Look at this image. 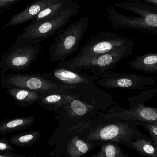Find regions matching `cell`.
Here are the masks:
<instances>
[{"label":"cell","mask_w":157,"mask_h":157,"mask_svg":"<svg viewBox=\"0 0 157 157\" xmlns=\"http://www.w3.org/2000/svg\"><path fill=\"white\" fill-rule=\"evenodd\" d=\"M65 89L71 97L54 118L57 124H85L99 112H106L112 106L119 105L111 94L95 83L80 84Z\"/></svg>","instance_id":"obj_1"},{"label":"cell","mask_w":157,"mask_h":157,"mask_svg":"<svg viewBox=\"0 0 157 157\" xmlns=\"http://www.w3.org/2000/svg\"><path fill=\"white\" fill-rule=\"evenodd\" d=\"M139 121L122 120L116 117L106 118L101 112L88 122L78 127L79 136L89 143L112 142L130 148L134 140L147 137L137 128Z\"/></svg>","instance_id":"obj_2"},{"label":"cell","mask_w":157,"mask_h":157,"mask_svg":"<svg viewBox=\"0 0 157 157\" xmlns=\"http://www.w3.org/2000/svg\"><path fill=\"white\" fill-rule=\"evenodd\" d=\"M113 6L133 13L128 16L119 13L113 6L107 8V19L116 29H128L147 32L157 36V6L139 0L119 1Z\"/></svg>","instance_id":"obj_3"},{"label":"cell","mask_w":157,"mask_h":157,"mask_svg":"<svg viewBox=\"0 0 157 157\" xmlns=\"http://www.w3.org/2000/svg\"><path fill=\"white\" fill-rule=\"evenodd\" d=\"M83 124L70 125L61 124L48 140V146L54 147L49 156L54 157H82L100 145L83 140L77 132Z\"/></svg>","instance_id":"obj_4"},{"label":"cell","mask_w":157,"mask_h":157,"mask_svg":"<svg viewBox=\"0 0 157 157\" xmlns=\"http://www.w3.org/2000/svg\"><path fill=\"white\" fill-rule=\"evenodd\" d=\"M80 5L72 2L55 16L40 22H32L17 36L15 42L24 44H38L52 37L65 27L72 18L79 13Z\"/></svg>","instance_id":"obj_5"},{"label":"cell","mask_w":157,"mask_h":157,"mask_svg":"<svg viewBox=\"0 0 157 157\" xmlns=\"http://www.w3.org/2000/svg\"><path fill=\"white\" fill-rule=\"evenodd\" d=\"M89 24V18L84 17L60 30L49 47L50 62L65 61L76 53Z\"/></svg>","instance_id":"obj_6"},{"label":"cell","mask_w":157,"mask_h":157,"mask_svg":"<svg viewBox=\"0 0 157 157\" xmlns=\"http://www.w3.org/2000/svg\"><path fill=\"white\" fill-rule=\"evenodd\" d=\"M156 94L157 88L145 90L137 96L126 99L130 103V108L126 109L118 105H114L104 112V115L106 118L116 117L122 120L157 124V108L145 105V102L151 99Z\"/></svg>","instance_id":"obj_7"},{"label":"cell","mask_w":157,"mask_h":157,"mask_svg":"<svg viewBox=\"0 0 157 157\" xmlns=\"http://www.w3.org/2000/svg\"><path fill=\"white\" fill-rule=\"evenodd\" d=\"M134 43L126 45L110 52L89 57H74L58 65L77 72L87 70L91 73L113 69L123 59L132 54Z\"/></svg>","instance_id":"obj_8"},{"label":"cell","mask_w":157,"mask_h":157,"mask_svg":"<svg viewBox=\"0 0 157 157\" xmlns=\"http://www.w3.org/2000/svg\"><path fill=\"white\" fill-rule=\"evenodd\" d=\"M42 51L39 43L30 45L15 42L1 55V75L29 70Z\"/></svg>","instance_id":"obj_9"},{"label":"cell","mask_w":157,"mask_h":157,"mask_svg":"<svg viewBox=\"0 0 157 157\" xmlns=\"http://www.w3.org/2000/svg\"><path fill=\"white\" fill-rule=\"evenodd\" d=\"M0 84L5 89L12 87L20 88L36 91L41 95L61 88L58 84L47 77L44 73L32 74L6 73L1 75Z\"/></svg>","instance_id":"obj_10"},{"label":"cell","mask_w":157,"mask_h":157,"mask_svg":"<svg viewBox=\"0 0 157 157\" xmlns=\"http://www.w3.org/2000/svg\"><path fill=\"white\" fill-rule=\"evenodd\" d=\"M99 77L97 84L107 89L122 88L126 89H147L149 86L156 85L153 77L134 74L117 73L111 70L101 71L98 73Z\"/></svg>","instance_id":"obj_11"},{"label":"cell","mask_w":157,"mask_h":157,"mask_svg":"<svg viewBox=\"0 0 157 157\" xmlns=\"http://www.w3.org/2000/svg\"><path fill=\"white\" fill-rule=\"evenodd\" d=\"M134 43L125 37L113 32H102L91 37L75 57H89L110 52Z\"/></svg>","instance_id":"obj_12"},{"label":"cell","mask_w":157,"mask_h":157,"mask_svg":"<svg viewBox=\"0 0 157 157\" xmlns=\"http://www.w3.org/2000/svg\"><path fill=\"white\" fill-rule=\"evenodd\" d=\"M47 77L65 89L82 84H92L98 79L99 75L77 72L58 65L51 71L44 72Z\"/></svg>","instance_id":"obj_13"},{"label":"cell","mask_w":157,"mask_h":157,"mask_svg":"<svg viewBox=\"0 0 157 157\" xmlns=\"http://www.w3.org/2000/svg\"><path fill=\"white\" fill-rule=\"evenodd\" d=\"M63 0H35L24 10L11 18L5 27H13L32 20L39 13L49 6Z\"/></svg>","instance_id":"obj_14"},{"label":"cell","mask_w":157,"mask_h":157,"mask_svg":"<svg viewBox=\"0 0 157 157\" xmlns=\"http://www.w3.org/2000/svg\"><path fill=\"white\" fill-rule=\"evenodd\" d=\"M70 97L67 89L58 88L41 95L37 104L48 111L57 113L66 105Z\"/></svg>","instance_id":"obj_15"},{"label":"cell","mask_w":157,"mask_h":157,"mask_svg":"<svg viewBox=\"0 0 157 157\" xmlns=\"http://www.w3.org/2000/svg\"><path fill=\"white\" fill-rule=\"evenodd\" d=\"M5 91L12 98L17 106L24 108L38 102L42 95L39 92L20 88H6Z\"/></svg>","instance_id":"obj_16"},{"label":"cell","mask_w":157,"mask_h":157,"mask_svg":"<svg viewBox=\"0 0 157 157\" xmlns=\"http://www.w3.org/2000/svg\"><path fill=\"white\" fill-rule=\"evenodd\" d=\"M36 118L34 116L5 119L0 121V134L6 135L10 133L23 131L32 126Z\"/></svg>","instance_id":"obj_17"},{"label":"cell","mask_w":157,"mask_h":157,"mask_svg":"<svg viewBox=\"0 0 157 157\" xmlns=\"http://www.w3.org/2000/svg\"><path fill=\"white\" fill-rule=\"evenodd\" d=\"M132 69L147 73H157V52L148 53L136 57L129 62Z\"/></svg>","instance_id":"obj_18"},{"label":"cell","mask_w":157,"mask_h":157,"mask_svg":"<svg viewBox=\"0 0 157 157\" xmlns=\"http://www.w3.org/2000/svg\"><path fill=\"white\" fill-rule=\"evenodd\" d=\"M41 134L40 131L18 133L12 135L8 141L11 144L18 147H30L40 138Z\"/></svg>","instance_id":"obj_19"},{"label":"cell","mask_w":157,"mask_h":157,"mask_svg":"<svg viewBox=\"0 0 157 157\" xmlns=\"http://www.w3.org/2000/svg\"><path fill=\"white\" fill-rule=\"evenodd\" d=\"M130 149L136 151L140 155L147 157H157V150L151 137H144L134 140Z\"/></svg>","instance_id":"obj_20"},{"label":"cell","mask_w":157,"mask_h":157,"mask_svg":"<svg viewBox=\"0 0 157 157\" xmlns=\"http://www.w3.org/2000/svg\"><path fill=\"white\" fill-rule=\"evenodd\" d=\"M72 2V0H63L49 6L39 13L31 21L40 22L51 18L60 13Z\"/></svg>","instance_id":"obj_21"},{"label":"cell","mask_w":157,"mask_h":157,"mask_svg":"<svg viewBox=\"0 0 157 157\" xmlns=\"http://www.w3.org/2000/svg\"><path fill=\"white\" fill-rule=\"evenodd\" d=\"M98 152L91 157H129L123 151L119 144L112 142L101 143Z\"/></svg>","instance_id":"obj_22"},{"label":"cell","mask_w":157,"mask_h":157,"mask_svg":"<svg viewBox=\"0 0 157 157\" xmlns=\"http://www.w3.org/2000/svg\"><path fill=\"white\" fill-rule=\"evenodd\" d=\"M139 126H142L148 132L151 136L152 142L157 150V124L139 121Z\"/></svg>","instance_id":"obj_23"},{"label":"cell","mask_w":157,"mask_h":157,"mask_svg":"<svg viewBox=\"0 0 157 157\" xmlns=\"http://www.w3.org/2000/svg\"><path fill=\"white\" fill-rule=\"evenodd\" d=\"M15 149L5 137L0 138V151H13Z\"/></svg>","instance_id":"obj_24"},{"label":"cell","mask_w":157,"mask_h":157,"mask_svg":"<svg viewBox=\"0 0 157 157\" xmlns=\"http://www.w3.org/2000/svg\"><path fill=\"white\" fill-rule=\"evenodd\" d=\"M21 0H0V10H7L11 6Z\"/></svg>","instance_id":"obj_25"},{"label":"cell","mask_w":157,"mask_h":157,"mask_svg":"<svg viewBox=\"0 0 157 157\" xmlns=\"http://www.w3.org/2000/svg\"><path fill=\"white\" fill-rule=\"evenodd\" d=\"M0 157H25L17 153L11 151H0Z\"/></svg>","instance_id":"obj_26"},{"label":"cell","mask_w":157,"mask_h":157,"mask_svg":"<svg viewBox=\"0 0 157 157\" xmlns=\"http://www.w3.org/2000/svg\"><path fill=\"white\" fill-rule=\"evenodd\" d=\"M139 1L148 3L157 6V0H139Z\"/></svg>","instance_id":"obj_27"},{"label":"cell","mask_w":157,"mask_h":157,"mask_svg":"<svg viewBox=\"0 0 157 157\" xmlns=\"http://www.w3.org/2000/svg\"><path fill=\"white\" fill-rule=\"evenodd\" d=\"M1 98H0V102H1Z\"/></svg>","instance_id":"obj_28"},{"label":"cell","mask_w":157,"mask_h":157,"mask_svg":"<svg viewBox=\"0 0 157 157\" xmlns=\"http://www.w3.org/2000/svg\"><path fill=\"white\" fill-rule=\"evenodd\" d=\"M0 38H1V37H0Z\"/></svg>","instance_id":"obj_29"}]
</instances>
